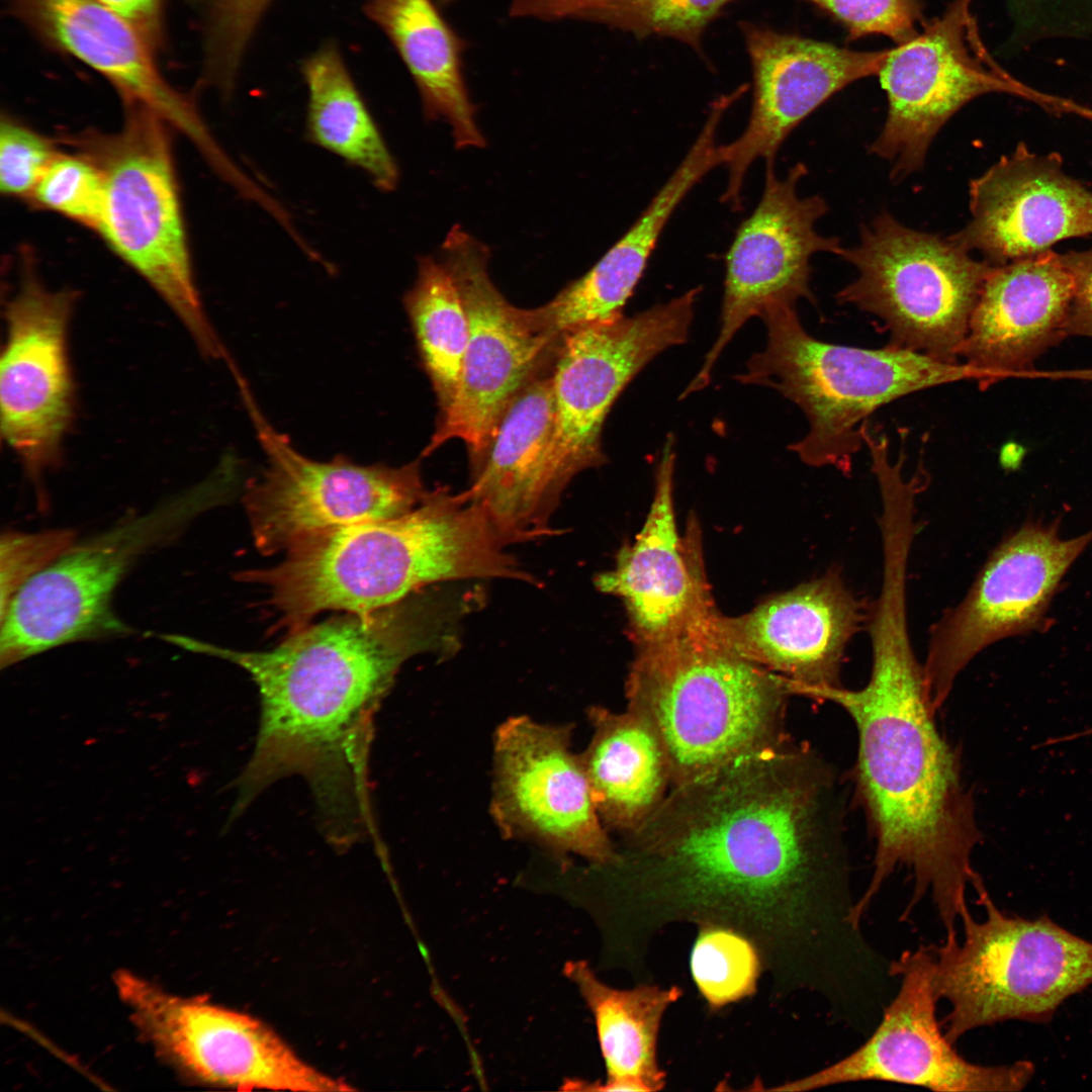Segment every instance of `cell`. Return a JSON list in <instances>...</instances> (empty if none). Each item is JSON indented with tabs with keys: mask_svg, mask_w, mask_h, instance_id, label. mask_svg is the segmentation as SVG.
Here are the masks:
<instances>
[{
	"mask_svg": "<svg viewBox=\"0 0 1092 1092\" xmlns=\"http://www.w3.org/2000/svg\"><path fill=\"white\" fill-rule=\"evenodd\" d=\"M842 803L833 768L792 738L672 787L596 868L615 893L629 969L648 976L655 936L686 922L748 938L777 998L832 1003L853 991L877 952L853 919Z\"/></svg>",
	"mask_w": 1092,
	"mask_h": 1092,
	"instance_id": "cell-1",
	"label": "cell"
},
{
	"mask_svg": "<svg viewBox=\"0 0 1092 1092\" xmlns=\"http://www.w3.org/2000/svg\"><path fill=\"white\" fill-rule=\"evenodd\" d=\"M458 620L444 594L419 592L377 611L309 624L267 651L180 636L181 647L239 665L258 688L259 730L239 800L249 804L277 780L299 775L324 822L367 815L374 716L408 658L454 651Z\"/></svg>",
	"mask_w": 1092,
	"mask_h": 1092,
	"instance_id": "cell-2",
	"label": "cell"
},
{
	"mask_svg": "<svg viewBox=\"0 0 1092 1092\" xmlns=\"http://www.w3.org/2000/svg\"><path fill=\"white\" fill-rule=\"evenodd\" d=\"M871 676L859 690L819 691L814 700L838 705L857 731L854 784L876 841L874 871L853 907L861 918L886 880L900 866L914 888L904 918L929 894L946 935L969 909L968 886L982 881L972 864L981 841L972 794L960 759L938 732L923 665L908 627L897 622L871 631Z\"/></svg>",
	"mask_w": 1092,
	"mask_h": 1092,
	"instance_id": "cell-3",
	"label": "cell"
},
{
	"mask_svg": "<svg viewBox=\"0 0 1092 1092\" xmlns=\"http://www.w3.org/2000/svg\"><path fill=\"white\" fill-rule=\"evenodd\" d=\"M467 491L445 487L399 517L300 540L278 564L242 573L260 584L290 636L324 611L365 614L443 581L508 578L537 585Z\"/></svg>",
	"mask_w": 1092,
	"mask_h": 1092,
	"instance_id": "cell-4",
	"label": "cell"
},
{
	"mask_svg": "<svg viewBox=\"0 0 1092 1092\" xmlns=\"http://www.w3.org/2000/svg\"><path fill=\"white\" fill-rule=\"evenodd\" d=\"M710 624L637 647L626 679L627 710L660 740L671 788L791 739L792 684L735 652Z\"/></svg>",
	"mask_w": 1092,
	"mask_h": 1092,
	"instance_id": "cell-5",
	"label": "cell"
},
{
	"mask_svg": "<svg viewBox=\"0 0 1092 1092\" xmlns=\"http://www.w3.org/2000/svg\"><path fill=\"white\" fill-rule=\"evenodd\" d=\"M760 318L766 345L736 379L774 388L803 411L808 433L789 448L810 466L850 475L863 445L862 424L895 399L962 380L982 388L992 384L987 373L965 362L945 363L891 344L863 349L822 342L804 329L796 306L768 307Z\"/></svg>",
	"mask_w": 1092,
	"mask_h": 1092,
	"instance_id": "cell-6",
	"label": "cell"
},
{
	"mask_svg": "<svg viewBox=\"0 0 1092 1092\" xmlns=\"http://www.w3.org/2000/svg\"><path fill=\"white\" fill-rule=\"evenodd\" d=\"M985 919L968 909L964 939L947 935L933 956L932 987L950 1005L943 1020L954 1044L967 1032L1006 1020L1045 1023L1071 996L1092 985V942L1046 914L1003 913L984 883L974 888Z\"/></svg>",
	"mask_w": 1092,
	"mask_h": 1092,
	"instance_id": "cell-7",
	"label": "cell"
},
{
	"mask_svg": "<svg viewBox=\"0 0 1092 1092\" xmlns=\"http://www.w3.org/2000/svg\"><path fill=\"white\" fill-rule=\"evenodd\" d=\"M123 108L118 131H87L73 139L79 153L103 175L104 204L97 233L167 302L205 355L224 358L196 288L171 126L141 105Z\"/></svg>",
	"mask_w": 1092,
	"mask_h": 1092,
	"instance_id": "cell-8",
	"label": "cell"
},
{
	"mask_svg": "<svg viewBox=\"0 0 1092 1092\" xmlns=\"http://www.w3.org/2000/svg\"><path fill=\"white\" fill-rule=\"evenodd\" d=\"M225 486L216 473L147 514L75 543L29 578L0 616L1 667L70 642L128 632L111 607L117 584L141 556L217 504Z\"/></svg>",
	"mask_w": 1092,
	"mask_h": 1092,
	"instance_id": "cell-9",
	"label": "cell"
},
{
	"mask_svg": "<svg viewBox=\"0 0 1092 1092\" xmlns=\"http://www.w3.org/2000/svg\"><path fill=\"white\" fill-rule=\"evenodd\" d=\"M857 271L837 294L882 320L890 343L958 363L970 320L994 265L976 260L949 237L910 229L888 212L861 228L859 243L839 254Z\"/></svg>",
	"mask_w": 1092,
	"mask_h": 1092,
	"instance_id": "cell-10",
	"label": "cell"
},
{
	"mask_svg": "<svg viewBox=\"0 0 1092 1092\" xmlns=\"http://www.w3.org/2000/svg\"><path fill=\"white\" fill-rule=\"evenodd\" d=\"M975 0H952L905 42L889 49L878 77L887 118L871 152L892 163L899 182L920 170L933 139L963 106L985 94L1008 93L1052 109L1072 104L1038 93L1006 72L986 47Z\"/></svg>",
	"mask_w": 1092,
	"mask_h": 1092,
	"instance_id": "cell-11",
	"label": "cell"
},
{
	"mask_svg": "<svg viewBox=\"0 0 1092 1092\" xmlns=\"http://www.w3.org/2000/svg\"><path fill=\"white\" fill-rule=\"evenodd\" d=\"M701 290L560 336L550 371L554 428L547 459L556 505L574 476L606 463L602 432L613 404L655 356L687 342Z\"/></svg>",
	"mask_w": 1092,
	"mask_h": 1092,
	"instance_id": "cell-12",
	"label": "cell"
},
{
	"mask_svg": "<svg viewBox=\"0 0 1092 1092\" xmlns=\"http://www.w3.org/2000/svg\"><path fill=\"white\" fill-rule=\"evenodd\" d=\"M241 388L267 456L266 467L244 496L261 553L286 552L323 532L399 517L428 494L419 459L392 467L360 465L343 455L329 461L304 456L265 421L247 384Z\"/></svg>",
	"mask_w": 1092,
	"mask_h": 1092,
	"instance_id": "cell-13",
	"label": "cell"
},
{
	"mask_svg": "<svg viewBox=\"0 0 1092 1092\" xmlns=\"http://www.w3.org/2000/svg\"><path fill=\"white\" fill-rule=\"evenodd\" d=\"M486 245L454 225L441 246V261L463 300L469 336L457 394L443 414L422 456L452 439L463 441L470 467L483 458L513 397L547 368L559 339L542 332L529 309L513 305L488 272Z\"/></svg>",
	"mask_w": 1092,
	"mask_h": 1092,
	"instance_id": "cell-14",
	"label": "cell"
},
{
	"mask_svg": "<svg viewBox=\"0 0 1092 1092\" xmlns=\"http://www.w3.org/2000/svg\"><path fill=\"white\" fill-rule=\"evenodd\" d=\"M114 983L140 1033L190 1079L240 1090L352 1089L305 1063L250 1015L170 994L126 971L116 973Z\"/></svg>",
	"mask_w": 1092,
	"mask_h": 1092,
	"instance_id": "cell-15",
	"label": "cell"
},
{
	"mask_svg": "<svg viewBox=\"0 0 1092 1092\" xmlns=\"http://www.w3.org/2000/svg\"><path fill=\"white\" fill-rule=\"evenodd\" d=\"M571 724H543L522 715L493 735L490 812L510 839L571 853L594 867L616 857L598 814L584 765L572 752Z\"/></svg>",
	"mask_w": 1092,
	"mask_h": 1092,
	"instance_id": "cell-16",
	"label": "cell"
},
{
	"mask_svg": "<svg viewBox=\"0 0 1092 1092\" xmlns=\"http://www.w3.org/2000/svg\"><path fill=\"white\" fill-rule=\"evenodd\" d=\"M1091 541L1092 530L1064 540L1056 526L1028 523L996 547L965 599L932 628L923 672L935 712L984 648L1042 628L1064 575Z\"/></svg>",
	"mask_w": 1092,
	"mask_h": 1092,
	"instance_id": "cell-17",
	"label": "cell"
},
{
	"mask_svg": "<svg viewBox=\"0 0 1092 1092\" xmlns=\"http://www.w3.org/2000/svg\"><path fill=\"white\" fill-rule=\"evenodd\" d=\"M891 972L900 978L898 992L861 1046L827 1068L770 1090L807 1091L869 1080L941 1092H1013L1027 1086L1035 1072L1032 1062L977 1065L960 1056L941 1033L930 946L905 951L891 963Z\"/></svg>",
	"mask_w": 1092,
	"mask_h": 1092,
	"instance_id": "cell-18",
	"label": "cell"
},
{
	"mask_svg": "<svg viewBox=\"0 0 1092 1092\" xmlns=\"http://www.w3.org/2000/svg\"><path fill=\"white\" fill-rule=\"evenodd\" d=\"M803 163L784 178L775 164H765L764 188L756 207L737 228L725 257V280L720 328L701 369L680 397L705 388L716 361L739 329L768 307L796 306L799 299L814 302L810 288L813 255H838L835 237L817 233L816 222L827 212L819 195L801 197L798 183L806 175Z\"/></svg>",
	"mask_w": 1092,
	"mask_h": 1092,
	"instance_id": "cell-19",
	"label": "cell"
},
{
	"mask_svg": "<svg viewBox=\"0 0 1092 1092\" xmlns=\"http://www.w3.org/2000/svg\"><path fill=\"white\" fill-rule=\"evenodd\" d=\"M22 265L18 291L6 307L0 362L1 434L37 480L59 461L74 411L68 327L77 293L52 291Z\"/></svg>",
	"mask_w": 1092,
	"mask_h": 1092,
	"instance_id": "cell-20",
	"label": "cell"
},
{
	"mask_svg": "<svg viewBox=\"0 0 1092 1092\" xmlns=\"http://www.w3.org/2000/svg\"><path fill=\"white\" fill-rule=\"evenodd\" d=\"M752 69V102L741 134L720 145L727 186L721 200L738 208L745 175L758 159L775 164L790 133L833 94L878 75L889 49L856 51L739 23Z\"/></svg>",
	"mask_w": 1092,
	"mask_h": 1092,
	"instance_id": "cell-21",
	"label": "cell"
},
{
	"mask_svg": "<svg viewBox=\"0 0 1092 1092\" xmlns=\"http://www.w3.org/2000/svg\"><path fill=\"white\" fill-rule=\"evenodd\" d=\"M674 437L667 436L655 471L654 494L642 529L622 546L615 567L596 578L599 590L622 600L637 647L703 628L718 613L705 572L701 531L685 535L675 522Z\"/></svg>",
	"mask_w": 1092,
	"mask_h": 1092,
	"instance_id": "cell-22",
	"label": "cell"
},
{
	"mask_svg": "<svg viewBox=\"0 0 1092 1092\" xmlns=\"http://www.w3.org/2000/svg\"><path fill=\"white\" fill-rule=\"evenodd\" d=\"M969 196L971 219L949 238L994 266L1092 235V191L1065 172L1059 154L1024 143L973 179Z\"/></svg>",
	"mask_w": 1092,
	"mask_h": 1092,
	"instance_id": "cell-23",
	"label": "cell"
},
{
	"mask_svg": "<svg viewBox=\"0 0 1092 1092\" xmlns=\"http://www.w3.org/2000/svg\"><path fill=\"white\" fill-rule=\"evenodd\" d=\"M11 16L43 46L90 67L108 81L122 104L141 105L188 138L209 164L224 152L192 97L173 87L157 51L125 17L99 0H6Z\"/></svg>",
	"mask_w": 1092,
	"mask_h": 1092,
	"instance_id": "cell-24",
	"label": "cell"
},
{
	"mask_svg": "<svg viewBox=\"0 0 1092 1092\" xmlns=\"http://www.w3.org/2000/svg\"><path fill=\"white\" fill-rule=\"evenodd\" d=\"M859 602L838 569L804 582L737 617L719 612L712 632L735 652L814 699L840 687L846 645L863 621Z\"/></svg>",
	"mask_w": 1092,
	"mask_h": 1092,
	"instance_id": "cell-25",
	"label": "cell"
},
{
	"mask_svg": "<svg viewBox=\"0 0 1092 1092\" xmlns=\"http://www.w3.org/2000/svg\"><path fill=\"white\" fill-rule=\"evenodd\" d=\"M1074 278L1053 250L994 266L981 289L960 351L995 383L1031 370L1068 336Z\"/></svg>",
	"mask_w": 1092,
	"mask_h": 1092,
	"instance_id": "cell-26",
	"label": "cell"
},
{
	"mask_svg": "<svg viewBox=\"0 0 1092 1092\" xmlns=\"http://www.w3.org/2000/svg\"><path fill=\"white\" fill-rule=\"evenodd\" d=\"M551 364L509 402L466 490L509 545L558 533L550 524L558 505L547 485L554 428Z\"/></svg>",
	"mask_w": 1092,
	"mask_h": 1092,
	"instance_id": "cell-27",
	"label": "cell"
},
{
	"mask_svg": "<svg viewBox=\"0 0 1092 1092\" xmlns=\"http://www.w3.org/2000/svg\"><path fill=\"white\" fill-rule=\"evenodd\" d=\"M709 115L697 139L629 230L582 276L545 304L529 308L536 326L553 338L580 327L616 321L641 280L671 215L711 170L722 165L717 131Z\"/></svg>",
	"mask_w": 1092,
	"mask_h": 1092,
	"instance_id": "cell-28",
	"label": "cell"
},
{
	"mask_svg": "<svg viewBox=\"0 0 1092 1092\" xmlns=\"http://www.w3.org/2000/svg\"><path fill=\"white\" fill-rule=\"evenodd\" d=\"M364 12L388 37L406 66L425 116L446 121L456 148L485 147L463 75L465 42L441 15L434 0H369Z\"/></svg>",
	"mask_w": 1092,
	"mask_h": 1092,
	"instance_id": "cell-29",
	"label": "cell"
},
{
	"mask_svg": "<svg viewBox=\"0 0 1092 1092\" xmlns=\"http://www.w3.org/2000/svg\"><path fill=\"white\" fill-rule=\"evenodd\" d=\"M593 735L580 753L598 814L621 836L643 825L661 805L671 779L665 750L635 713L592 706Z\"/></svg>",
	"mask_w": 1092,
	"mask_h": 1092,
	"instance_id": "cell-30",
	"label": "cell"
},
{
	"mask_svg": "<svg viewBox=\"0 0 1092 1092\" xmlns=\"http://www.w3.org/2000/svg\"><path fill=\"white\" fill-rule=\"evenodd\" d=\"M564 972L574 982L593 1013L602 1056L605 1083H577L585 1091L654 1092L665 1086L657 1060V1040L666 1010L682 995L677 986L651 983L620 990L602 982L582 961L567 963Z\"/></svg>",
	"mask_w": 1092,
	"mask_h": 1092,
	"instance_id": "cell-31",
	"label": "cell"
},
{
	"mask_svg": "<svg viewBox=\"0 0 1092 1092\" xmlns=\"http://www.w3.org/2000/svg\"><path fill=\"white\" fill-rule=\"evenodd\" d=\"M307 89L309 140L358 167L382 191L393 190L398 168L344 58L327 42L301 64Z\"/></svg>",
	"mask_w": 1092,
	"mask_h": 1092,
	"instance_id": "cell-32",
	"label": "cell"
},
{
	"mask_svg": "<svg viewBox=\"0 0 1092 1092\" xmlns=\"http://www.w3.org/2000/svg\"><path fill=\"white\" fill-rule=\"evenodd\" d=\"M403 304L441 415L457 394L469 336L463 300L441 260L419 258L417 279Z\"/></svg>",
	"mask_w": 1092,
	"mask_h": 1092,
	"instance_id": "cell-33",
	"label": "cell"
},
{
	"mask_svg": "<svg viewBox=\"0 0 1092 1092\" xmlns=\"http://www.w3.org/2000/svg\"><path fill=\"white\" fill-rule=\"evenodd\" d=\"M690 956L692 978L712 1011L752 996L763 970L755 945L722 926L705 925Z\"/></svg>",
	"mask_w": 1092,
	"mask_h": 1092,
	"instance_id": "cell-34",
	"label": "cell"
},
{
	"mask_svg": "<svg viewBox=\"0 0 1092 1092\" xmlns=\"http://www.w3.org/2000/svg\"><path fill=\"white\" fill-rule=\"evenodd\" d=\"M734 0H613L584 20L630 32L637 37H671L696 51L707 26Z\"/></svg>",
	"mask_w": 1092,
	"mask_h": 1092,
	"instance_id": "cell-35",
	"label": "cell"
},
{
	"mask_svg": "<svg viewBox=\"0 0 1092 1092\" xmlns=\"http://www.w3.org/2000/svg\"><path fill=\"white\" fill-rule=\"evenodd\" d=\"M28 201L98 232L104 204L103 175L82 153L59 152Z\"/></svg>",
	"mask_w": 1092,
	"mask_h": 1092,
	"instance_id": "cell-36",
	"label": "cell"
},
{
	"mask_svg": "<svg viewBox=\"0 0 1092 1092\" xmlns=\"http://www.w3.org/2000/svg\"><path fill=\"white\" fill-rule=\"evenodd\" d=\"M838 20L850 38L884 35L896 44L924 24L921 0H807Z\"/></svg>",
	"mask_w": 1092,
	"mask_h": 1092,
	"instance_id": "cell-37",
	"label": "cell"
},
{
	"mask_svg": "<svg viewBox=\"0 0 1092 1092\" xmlns=\"http://www.w3.org/2000/svg\"><path fill=\"white\" fill-rule=\"evenodd\" d=\"M59 154L54 142L10 115L0 125V189L2 194L28 200Z\"/></svg>",
	"mask_w": 1092,
	"mask_h": 1092,
	"instance_id": "cell-38",
	"label": "cell"
},
{
	"mask_svg": "<svg viewBox=\"0 0 1092 1092\" xmlns=\"http://www.w3.org/2000/svg\"><path fill=\"white\" fill-rule=\"evenodd\" d=\"M71 529L39 533L7 532L0 540V615L17 590L75 544Z\"/></svg>",
	"mask_w": 1092,
	"mask_h": 1092,
	"instance_id": "cell-39",
	"label": "cell"
},
{
	"mask_svg": "<svg viewBox=\"0 0 1092 1092\" xmlns=\"http://www.w3.org/2000/svg\"><path fill=\"white\" fill-rule=\"evenodd\" d=\"M1074 278L1068 336L1092 337V248L1063 254Z\"/></svg>",
	"mask_w": 1092,
	"mask_h": 1092,
	"instance_id": "cell-40",
	"label": "cell"
},
{
	"mask_svg": "<svg viewBox=\"0 0 1092 1092\" xmlns=\"http://www.w3.org/2000/svg\"><path fill=\"white\" fill-rule=\"evenodd\" d=\"M130 21L160 53L166 46V9L170 0H99Z\"/></svg>",
	"mask_w": 1092,
	"mask_h": 1092,
	"instance_id": "cell-41",
	"label": "cell"
},
{
	"mask_svg": "<svg viewBox=\"0 0 1092 1092\" xmlns=\"http://www.w3.org/2000/svg\"><path fill=\"white\" fill-rule=\"evenodd\" d=\"M610 1L613 0H511L510 15L542 20H584L589 12Z\"/></svg>",
	"mask_w": 1092,
	"mask_h": 1092,
	"instance_id": "cell-42",
	"label": "cell"
},
{
	"mask_svg": "<svg viewBox=\"0 0 1092 1092\" xmlns=\"http://www.w3.org/2000/svg\"><path fill=\"white\" fill-rule=\"evenodd\" d=\"M1015 12L1034 17H1064L1092 11V0H1006Z\"/></svg>",
	"mask_w": 1092,
	"mask_h": 1092,
	"instance_id": "cell-43",
	"label": "cell"
},
{
	"mask_svg": "<svg viewBox=\"0 0 1092 1092\" xmlns=\"http://www.w3.org/2000/svg\"><path fill=\"white\" fill-rule=\"evenodd\" d=\"M1089 734H1092V728H1089L1088 730L1079 733L1080 736H1088Z\"/></svg>",
	"mask_w": 1092,
	"mask_h": 1092,
	"instance_id": "cell-44",
	"label": "cell"
},
{
	"mask_svg": "<svg viewBox=\"0 0 1092 1092\" xmlns=\"http://www.w3.org/2000/svg\"><path fill=\"white\" fill-rule=\"evenodd\" d=\"M436 1L441 3V4H445V3H448V2H450L452 0H436Z\"/></svg>",
	"mask_w": 1092,
	"mask_h": 1092,
	"instance_id": "cell-45",
	"label": "cell"
}]
</instances>
